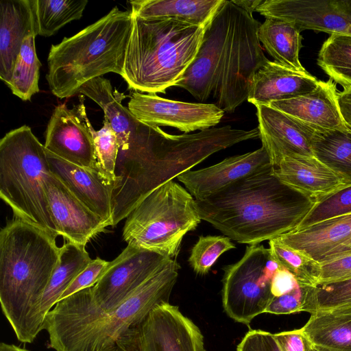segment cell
I'll return each mask as SVG.
<instances>
[{"instance_id": "5", "label": "cell", "mask_w": 351, "mask_h": 351, "mask_svg": "<svg viewBox=\"0 0 351 351\" xmlns=\"http://www.w3.org/2000/svg\"><path fill=\"white\" fill-rule=\"evenodd\" d=\"M132 18L122 77L136 92L165 93L195 58L206 28L170 19Z\"/></svg>"}, {"instance_id": "42", "label": "cell", "mask_w": 351, "mask_h": 351, "mask_svg": "<svg viewBox=\"0 0 351 351\" xmlns=\"http://www.w3.org/2000/svg\"><path fill=\"white\" fill-rule=\"evenodd\" d=\"M109 262L99 257L93 259L67 287L61 295L60 300L80 291L95 286L107 268Z\"/></svg>"}, {"instance_id": "11", "label": "cell", "mask_w": 351, "mask_h": 351, "mask_svg": "<svg viewBox=\"0 0 351 351\" xmlns=\"http://www.w3.org/2000/svg\"><path fill=\"white\" fill-rule=\"evenodd\" d=\"M115 343L123 351H206L200 329L168 302L154 307Z\"/></svg>"}, {"instance_id": "33", "label": "cell", "mask_w": 351, "mask_h": 351, "mask_svg": "<svg viewBox=\"0 0 351 351\" xmlns=\"http://www.w3.org/2000/svg\"><path fill=\"white\" fill-rule=\"evenodd\" d=\"M317 64L336 84L351 86V36L330 34L321 47Z\"/></svg>"}, {"instance_id": "45", "label": "cell", "mask_w": 351, "mask_h": 351, "mask_svg": "<svg viewBox=\"0 0 351 351\" xmlns=\"http://www.w3.org/2000/svg\"><path fill=\"white\" fill-rule=\"evenodd\" d=\"M298 286L294 276L280 266L273 276L270 290L274 297H278L291 291Z\"/></svg>"}, {"instance_id": "22", "label": "cell", "mask_w": 351, "mask_h": 351, "mask_svg": "<svg viewBox=\"0 0 351 351\" xmlns=\"http://www.w3.org/2000/svg\"><path fill=\"white\" fill-rule=\"evenodd\" d=\"M337 84L319 80L313 91L291 99L275 101L268 106L291 115L319 130H347L337 103Z\"/></svg>"}, {"instance_id": "26", "label": "cell", "mask_w": 351, "mask_h": 351, "mask_svg": "<svg viewBox=\"0 0 351 351\" xmlns=\"http://www.w3.org/2000/svg\"><path fill=\"white\" fill-rule=\"evenodd\" d=\"M224 0H134L131 14L142 19H170L206 28Z\"/></svg>"}, {"instance_id": "13", "label": "cell", "mask_w": 351, "mask_h": 351, "mask_svg": "<svg viewBox=\"0 0 351 351\" xmlns=\"http://www.w3.org/2000/svg\"><path fill=\"white\" fill-rule=\"evenodd\" d=\"M128 108L141 122L173 127L184 134L213 128L224 114L214 104L175 101L139 92L132 93Z\"/></svg>"}, {"instance_id": "41", "label": "cell", "mask_w": 351, "mask_h": 351, "mask_svg": "<svg viewBox=\"0 0 351 351\" xmlns=\"http://www.w3.org/2000/svg\"><path fill=\"white\" fill-rule=\"evenodd\" d=\"M351 278V253L318 263L315 286Z\"/></svg>"}, {"instance_id": "6", "label": "cell", "mask_w": 351, "mask_h": 351, "mask_svg": "<svg viewBox=\"0 0 351 351\" xmlns=\"http://www.w3.org/2000/svg\"><path fill=\"white\" fill-rule=\"evenodd\" d=\"M51 173L47 152L31 128L22 125L0 141V197L16 218L60 236L46 194Z\"/></svg>"}, {"instance_id": "23", "label": "cell", "mask_w": 351, "mask_h": 351, "mask_svg": "<svg viewBox=\"0 0 351 351\" xmlns=\"http://www.w3.org/2000/svg\"><path fill=\"white\" fill-rule=\"evenodd\" d=\"M35 0L0 1V78L7 84L24 39L38 35Z\"/></svg>"}, {"instance_id": "14", "label": "cell", "mask_w": 351, "mask_h": 351, "mask_svg": "<svg viewBox=\"0 0 351 351\" xmlns=\"http://www.w3.org/2000/svg\"><path fill=\"white\" fill-rule=\"evenodd\" d=\"M84 99L69 109L65 104L57 106L45 131V147L57 156L78 166L98 169Z\"/></svg>"}, {"instance_id": "1", "label": "cell", "mask_w": 351, "mask_h": 351, "mask_svg": "<svg viewBox=\"0 0 351 351\" xmlns=\"http://www.w3.org/2000/svg\"><path fill=\"white\" fill-rule=\"evenodd\" d=\"M274 167L195 200L202 220L240 243L259 244L295 229L315 200L281 182Z\"/></svg>"}, {"instance_id": "39", "label": "cell", "mask_w": 351, "mask_h": 351, "mask_svg": "<svg viewBox=\"0 0 351 351\" xmlns=\"http://www.w3.org/2000/svg\"><path fill=\"white\" fill-rule=\"evenodd\" d=\"M97 167L109 180L115 182L114 170L119 150V143L115 132L104 118L99 130L91 128Z\"/></svg>"}, {"instance_id": "38", "label": "cell", "mask_w": 351, "mask_h": 351, "mask_svg": "<svg viewBox=\"0 0 351 351\" xmlns=\"http://www.w3.org/2000/svg\"><path fill=\"white\" fill-rule=\"evenodd\" d=\"M236 247L226 236H200L191 250L188 261L194 272L207 274L218 258Z\"/></svg>"}, {"instance_id": "51", "label": "cell", "mask_w": 351, "mask_h": 351, "mask_svg": "<svg viewBox=\"0 0 351 351\" xmlns=\"http://www.w3.org/2000/svg\"></svg>"}, {"instance_id": "12", "label": "cell", "mask_w": 351, "mask_h": 351, "mask_svg": "<svg viewBox=\"0 0 351 351\" xmlns=\"http://www.w3.org/2000/svg\"><path fill=\"white\" fill-rule=\"evenodd\" d=\"M170 260L156 252L128 245L109 262L92 287L94 304L104 313L114 310Z\"/></svg>"}, {"instance_id": "37", "label": "cell", "mask_w": 351, "mask_h": 351, "mask_svg": "<svg viewBox=\"0 0 351 351\" xmlns=\"http://www.w3.org/2000/svg\"><path fill=\"white\" fill-rule=\"evenodd\" d=\"M348 214H351V184L315 200L311 210L296 228Z\"/></svg>"}, {"instance_id": "3", "label": "cell", "mask_w": 351, "mask_h": 351, "mask_svg": "<svg viewBox=\"0 0 351 351\" xmlns=\"http://www.w3.org/2000/svg\"><path fill=\"white\" fill-rule=\"evenodd\" d=\"M56 238L17 218L0 232L1 306L23 343H32L45 328L40 304L60 263Z\"/></svg>"}, {"instance_id": "17", "label": "cell", "mask_w": 351, "mask_h": 351, "mask_svg": "<svg viewBox=\"0 0 351 351\" xmlns=\"http://www.w3.org/2000/svg\"><path fill=\"white\" fill-rule=\"evenodd\" d=\"M45 191L59 235L68 242L86 246L108 226L52 173L46 180Z\"/></svg>"}, {"instance_id": "29", "label": "cell", "mask_w": 351, "mask_h": 351, "mask_svg": "<svg viewBox=\"0 0 351 351\" xmlns=\"http://www.w3.org/2000/svg\"><path fill=\"white\" fill-rule=\"evenodd\" d=\"M78 93L88 97L101 108L104 118L117 136L119 148L127 146L139 121L128 108L122 105V98L112 91L110 82L102 76L94 78L84 84Z\"/></svg>"}, {"instance_id": "7", "label": "cell", "mask_w": 351, "mask_h": 351, "mask_svg": "<svg viewBox=\"0 0 351 351\" xmlns=\"http://www.w3.org/2000/svg\"><path fill=\"white\" fill-rule=\"evenodd\" d=\"M114 175L113 226L151 192L180 175L173 136L139 121L127 146L119 148Z\"/></svg>"}, {"instance_id": "15", "label": "cell", "mask_w": 351, "mask_h": 351, "mask_svg": "<svg viewBox=\"0 0 351 351\" xmlns=\"http://www.w3.org/2000/svg\"><path fill=\"white\" fill-rule=\"evenodd\" d=\"M256 12L290 22L300 32L310 29L351 36L349 0H263Z\"/></svg>"}, {"instance_id": "16", "label": "cell", "mask_w": 351, "mask_h": 351, "mask_svg": "<svg viewBox=\"0 0 351 351\" xmlns=\"http://www.w3.org/2000/svg\"><path fill=\"white\" fill-rule=\"evenodd\" d=\"M259 138L274 167L286 156H313L312 141L317 130L269 106H256Z\"/></svg>"}, {"instance_id": "4", "label": "cell", "mask_w": 351, "mask_h": 351, "mask_svg": "<svg viewBox=\"0 0 351 351\" xmlns=\"http://www.w3.org/2000/svg\"><path fill=\"white\" fill-rule=\"evenodd\" d=\"M132 28L130 11L114 7L71 37L51 46L46 79L53 95L68 98L88 81L108 73L121 77Z\"/></svg>"}, {"instance_id": "10", "label": "cell", "mask_w": 351, "mask_h": 351, "mask_svg": "<svg viewBox=\"0 0 351 351\" xmlns=\"http://www.w3.org/2000/svg\"><path fill=\"white\" fill-rule=\"evenodd\" d=\"M279 267L269 249L260 244L249 245L240 260L223 267L222 302L227 315L248 325L265 313L274 297L271 282Z\"/></svg>"}, {"instance_id": "43", "label": "cell", "mask_w": 351, "mask_h": 351, "mask_svg": "<svg viewBox=\"0 0 351 351\" xmlns=\"http://www.w3.org/2000/svg\"><path fill=\"white\" fill-rule=\"evenodd\" d=\"M237 351H282L274 334L250 330L238 344Z\"/></svg>"}, {"instance_id": "50", "label": "cell", "mask_w": 351, "mask_h": 351, "mask_svg": "<svg viewBox=\"0 0 351 351\" xmlns=\"http://www.w3.org/2000/svg\"><path fill=\"white\" fill-rule=\"evenodd\" d=\"M313 351H317V350H313Z\"/></svg>"}, {"instance_id": "18", "label": "cell", "mask_w": 351, "mask_h": 351, "mask_svg": "<svg viewBox=\"0 0 351 351\" xmlns=\"http://www.w3.org/2000/svg\"><path fill=\"white\" fill-rule=\"evenodd\" d=\"M273 167L267 150L262 146L252 152L226 158L208 167L186 171L176 178L195 200H199L243 178Z\"/></svg>"}, {"instance_id": "20", "label": "cell", "mask_w": 351, "mask_h": 351, "mask_svg": "<svg viewBox=\"0 0 351 351\" xmlns=\"http://www.w3.org/2000/svg\"><path fill=\"white\" fill-rule=\"evenodd\" d=\"M46 152L51 172L108 226H113L114 182L109 180L98 169L78 166L47 150Z\"/></svg>"}, {"instance_id": "8", "label": "cell", "mask_w": 351, "mask_h": 351, "mask_svg": "<svg viewBox=\"0 0 351 351\" xmlns=\"http://www.w3.org/2000/svg\"><path fill=\"white\" fill-rule=\"evenodd\" d=\"M201 221L195 198L171 180L147 195L130 213L122 237L128 245L176 259L184 237Z\"/></svg>"}, {"instance_id": "44", "label": "cell", "mask_w": 351, "mask_h": 351, "mask_svg": "<svg viewBox=\"0 0 351 351\" xmlns=\"http://www.w3.org/2000/svg\"><path fill=\"white\" fill-rule=\"evenodd\" d=\"M274 336L282 351H313L301 328L275 333Z\"/></svg>"}, {"instance_id": "21", "label": "cell", "mask_w": 351, "mask_h": 351, "mask_svg": "<svg viewBox=\"0 0 351 351\" xmlns=\"http://www.w3.org/2000/svg\"><path fill=\"white\" fill-rule=\"evenodd\" d=\"M227 22L226 0L221 5L206 27L198 52L180 80L175 84L186 90L197 101L212 97L216 70V58Z\"/></svg>"}, {"instance_id": "35", "label": "cell", "mask_w": 351, "mask_h": 351, "mask_svg": "<svg viewBox=\"0 0 351 351\" xmlns=\"http://www.w3.org/2000/svg\"><path fill=\"white\" fill-rule=\"evenodd\" d=\"M351 308V278L307 287L303 311H317Z\"/></svg>"}, {"instance_id": "9", "label": "cell", "mask_w": 351, "mask_h": 351, "mask_svg": "<svg viewBox=\"0 0 351 351\" xmlns=\"http://www.w3.org/2000/svg\"><path fill=\"white\" fill-rule=\"evenodd\" d=\"M226 5V27L216 58L212 97L219 108L232 112L247 99L254 75L269 60L257 35L261 23L232 1Z\"/></svg>"}, {"instance_id": "28", "label": "cell", "mask_w": 351, "mask_h": 351, "mask_svg": "<svg viewBox=\"0 0 351 351\" xmlns=\"http://www.w3.org/2000/svg\"><path fill=\"white\" fill-rule=\"evenodd\" d=\"M257 35L276 62L296 71L307 72L299 59L302 36L293 23L277 18H265Z\"/></svg>"}, {"instance_id": "34", "label": "cell", "mask_w": 351, "mask_h": 351, "mask_svg": "<svg viewBox=\"0 0 351 351\" xmlns=\"http://www.w3.org/2000/svg\"><path fill=\"white\" fill-rule=\"evenodd\" d=\"M87 0H35L38 35L49 37L73 21L82 18Z\"/></svg>"}, {"instance_id": "40", "label": "cell", "mask_w": 351, "mask_h": 351, "mask_svg": "<svg viewBox=\"0 0 351 351\" xmlns=\"http://www.w3.org/2000/svg\"><path fill=\"white\" fill-rule=\"evenodd\" d=\"M307 287L298 286L291 291L278 297H273L265 313L275 315H288L303 312Z\"/></svg>"}, {"instance_id": "31", "label": "cell", "mask_w": 351, "mask_h": 351, "mask_svg": "<svg viewBox=\"0 0 351 351\" xmlns=\"http://www.w3.org/2000/svg\"><path fill=\"white\" fill-rule=\"evenodd\" d=\"M314 156L351 184V129L318 130L312 141Z\"/></svg>"}, {"instance_id": "47", "label": "cell", "mask_w": 351, "mask_h": 351, "mask_svg": "<svg viewBox=\"0 0 351 351\" xmlns=\"http://www.w3.org/2000/svg\"><path fill=\"white\" fill-rule=\"evenodd\" d=\"M235 5L240 8L252 14L253 12H256L257 8L263 3V0H250V1H232Z\"/></svg>"}, {"instance_id": "32", "label": "cell", "mask_w": 351, "mask_h": 351, "mask_svg": "<svg viewBox=\"0 0 351 351\" xmlns=\"http://www.w3.org/2000/svg\"><path fill=\"white\" fill-rule=\"evenodd\" d=\"M35 38V35H29L24 39L10 80L6 84L12 93L23 101H30L40 90L41 63L36 51Z\"/></svg>"}, {"instance_id": "46", "label": "cell", "mask_w": 351, "mask_h": 351, "mask_svg": "<svg viewBox=\"0 0 351 351\" xmlns=\"http://www.w3.org/2000/svg\"><path fill=\"white\" fill-rule=\"evenodd\" d=\"M337 103L343 120L351 129V86L337 92Z\"/></svg>"}, {"instance_id": "30", "label": "cell", "mask_w": 351, "mask_h": 351, "mask_svg": "<svg viewBox=\"0 0 351 351\" xmlns=\"http://www.w3.org/2000/svg\"><path fill=\"white\" fill-rule=\"evenodd\" d=\"M92 260L85 246L67 241L60 247V263L53 271L40 304V314L44 320L64 291Z\"/></svg>"}, {"instance_id": "27", "label": "cell", "mask_w": 351, "mask_h": 351, "mask_svg": "<svg viewBox=\"0 0 351 351\" xmlns=\"http://www.w3.org/2000/svg\"><path fill=\"white\" fill-rule=\"evenodd\" d=\"M301 330L313 350L351 351V308L311 313Z\"/></svg>"}, {"instance_id": "49", "label": "cell", "mask_w": 351, "mask_h": 351, "mask_svg": "<svg viewBox=\"0 0 351 351\" xmlns=\"http://www.w3.org/2000/svg\"><path fill=\"white\" fill-rule=\"evenodd\" d=\"M101 351H123L116 343L110 347H108Z\"/></svg>"}, {"instance_id": "19", "label": "cell", "mask_w": 351, "mask_h": 351, "mask_svg": "<svg viewBox=\"0 0 351 351\" xmlns=\"http://www.w3.org/2000/svg\"><path fill=\"white\" fill-rule=\"evenodd\" d=\"M317 263L351 253V214L295 228L276 239Z\"/></svg>"}, {"instance_id": "25", "label": "cell", "mask_w": 351, "mask_h": 351, "mask_svg": "<svg viewBox=\"0 0 351 351\" xmlns=\"http://www.w3.org/2000/svg\"><path fill=\"white\" fill-rule=\"evenodd\" d=\"M274 174L315 200L348 184L314 156L284 157L274 167Z\"/></svg>"}, {"instance_id": "2", "label": "cell", "mask_w": 351, "mask_h": 351, "mask_svg": "<svg viewBox=\"0 0 351 351\" xmlns=\"http://www.w3.org/2000/svg\"><path fill=\"white\" fill-rule=\"evenodd\" d=\"M180 264L170 260L114 310L104 313L92 300V287L57 302L46 315L48 348L56 351H101L143 320L157 305L169 301Z\"/></svg>"}, {"instance_id": "48", "label": "cell", "mask_w": 351, "mask_h": 351, "mask_svg": "<svg viewBox=\"0 0 351 351\" xmlns=\"http://www.w3.org/2000/svg\"><path fill=\"white\" fill-rule=\"evenodd\" d=\"M0 351H29L25 348L19 347L14 344H9L1 342L0 343Z\"/></svg>"}, {"instance_id": "36", "label": "cell", "mask_w": 351, "mask_h": 351, "mask_svg": "<svg viewBox=\"0 0 351 351\" xmlns=\"http://www.w3.org/2000/svg\"><path fill=\"white\" fill-rule=\"evenodd\" d=\"M269 251L279 266L291 273L301 287H315L318 263L277 241H269Z\"/></svg>"}, {"instance_id": "24", "label": "cell", "mask_w": 351, "mask_h": 351, "mask_svg": "<svg viewBox=\"0 0 351 351\" xmlns=\"http://www.w3.org/2000/svg\"><path fill=\"white\" fill-rule=\"evenodd\" d=\"M319 80L307 72L296 71L269 60L254 75L247 101L255 106L291 99L315 90Z\"/></svg>"}]
</instances>
